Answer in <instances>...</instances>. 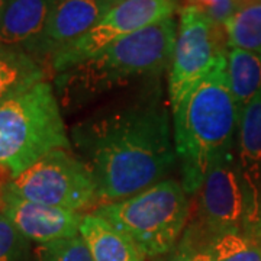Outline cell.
<instances>
[{
    "label": "cell",
    "mask_w": 261,
    "mask_h": 261,
    "mask_svg": "<svg viewBox=\"0 0 261 261\" xmlns=\"http://www.w3.org/2000/svg\"><path fill=\"white\" fill-rule=\"evenodd\" d=\"M70 140L93 173L100 205L166 180L178 163L159 82L89 115L73 126Z\"/></svg>",
    "instance_id": "1"
},
{
    "label": "cell",
    "mask_w": 261,
    "mask_h": 261,
    "mask_svg": "<svg viewBox=\"0 0 261 261\" xmlns=\"http://www.w3.org/2000/svg\"><path fill=\"white\" fill-rule=\"evenodd\" d=\"M240 116L225 57L173 111L180 181L189 196L200 189L215 164L235 149Z\"/></svg>",
    "instance_id": "2"
},
{
    "label": "cell",
    "mask_w": 261,
    "mask_h": 261,
    "mask_svg": "<svg viewBox=\"0 0 261 261\" xmlns=\"http://www.w3.org/2000/svg\"><path fill=\"white\" fill-rule=\"evenodd\" d=\"M176 37V18L163 19L57 74V86L65 97L83 102L132 82H160L170 70Z\"/></svg>",
    "instance_id": "3"
},
{
    "label": "cell",
    "mask_w": 261,
    "mask_h": 261,
    "mask_svg": "<svg viewBox=\"0 0 261 261\" xmlns=\"http://www.w3.org/2000/svg\"><path fill=\"white\" fill-rule=\"evenodd\" d=\"M58 148L73 144L48 80L0 103V171L9 180Z\"/></svg>",
    "instance_id": "4"
},
{
    "label": "cell",
    "mask_w": 261,
    "mask_h": 261,
    "mask_svg": "<svg viewBox=\"0 0 261 261\" xmlns=\"http://www.w3.org/2000/svg\"><path fill=\"white\" fill-rule=\"evenodd\" d=\"M190 199L180 180L166 178L137 195L102 203L93 214L129 237L147 258L167 255L186 231Z\"/></svg>",
    "instance_id": "5"
},
{
    "label": "cell",
    "mask_w": 261,
    "mask_h": 261,
    "mask_svg": "<svg viewBox=\"0 0 261 261\" xmlns=\"http://www.w3.org/2000/svg\"><path fill=\"white\" fill-rule=\"evenodd\" d=\"M6 187L23 199L77 214H89L100 205L97 185L89 166L74 149L48 152L10 178Z\"/></svg>",
    "instance_id": "6"
},
{
    "label": "cell",
    "mask_w": 261,
    "mask_h": 261,
    "mask_svg": "<svg viewBox=\"0 0 261 261\" xmlns=\"http://www.w3.org/2000/svg\"><path fill=\"white\" fill-rule=\"evenodd\" d=\"M225 29L192 5L178 10L177 37L167 73L171 112L228 54Z\"/></svg>",
    "instance_id": "7"
},
{
    "label": "cell",
    "mask_w": 261,
    "mask_h": 261,
    "mask_svg": "<svg viewBox=\"0 0 261 261\" xmlns=\"http://www.w3.org/2000/svg\"><path fill=\"white\" fill-rule=\"evenodd\" d=\"M190 202L187 226L207 244L247 229L248 206L235 149L215 164Z\"/></svg>",
    "instance_id": "8"
},
{
    "label": "cell",
    "mask_w": 261,
    "mask_h": 261,
    "mask_svg": "<svg viewBox=\"0 0 261 261\" xmlns=\"http://www.w3.org/2000/svg\"><path fill=\"white\" fill-rule=\"evenodd\" d=\"M180 8V0H116L86 35L51 57L47 67L56 74L64 73L100 54L122 38L174 16Z\"/></svg>",
    "instance_id": "9"
},
{
    "label": "cell",
    "mask_w": 261,
    "mask_h": 261,
    "mask_svg": "<svg viewBox=\"0 0 261 261\" xmlns=\"http://www.w3.org/2000/svg\"><path fill=\"white\" fill-rule=\"evenodd\" d=\"M0 212L28 241L39 245L80 235V225L84 216V214L23 199L9 190L6 185L0 195Z\"/></svg>",
    "instance_id": "10"
},
{
    "label": "cell",
    "mask_w": 261,
    "mask_h": 261,
    "mask_svg": "<svg viewBox=\"0 0 261 261\" xmlns=\"http://www.w3.org/2000/svg\"><path fill=\"white\" fill-rule=\"evenodd\" d=\"M115 3L116 0H54L35 58L47 67L51 57L86 35Z\"/></svg>",
    "instance_id": "11"
},
{
    "label": "cell",
    "mask_w": 261,
    "mask_h": 261,
    "mask_svg": "<svg viewBox=\"0 0 261 261\" xmlns=\"http://www.w3.org/2000/svg\"><path fill=\"white\" fill-rule=\"evenodd\" d=\"M235 152L247 196V229L261 232V93L241 112Z\"/></svg>",
    "instance_id": "12"
},
{
    "label": "cell",
    "mask_w": 261,
    "mask_h": 261,
    "mask_svg": "<svg viewBox=\"0 0 261 261\" xmlns=\"http://www.w3.org/2000/svg\"><path fill=\"white\" fill-rule=\"evenodd\" d=\"M53 5L54 0H6L0 13V45L35 58Z\"/></svg>",
    "instance_id": "13"
},
{
    "label": "cell",
    "mask_w": 261,
    "mask_h": 261,
    "mask_svg": "<svg viewBox=\"0 0 261 261\" xmlns=\"http://www.w3.org/2000/svg\"><path fill=\"white\" fill-rule=\"evenodd\" d=\"M80 237L93 261H145L135 243L99 215L84 214Z\"/></svg>",
    "instance_id": "14"
},
{
    "label": "cell",
    "mask_w": 261,
    "mask_h": 261,
    "mask_svg": "<svg viewBox=\"0 0 261 261\" xmlns=\"http://www.w3.org/2000/svg\"><path fill=\"white\" fill-rule=\"evenodd\" d=\"M47 80V67L23 51L0 45V103Z\"/></svg>",
    "instance_id": "15"
},
{
    "label": "cell",
    "mask_w": 261,
    "mask_h": 261,
    "mask_svg": "<svg viewBox=\"0 0 261 261\" xmlns=\"http://www.w3.org/2000/svg\"><path fill=\"white\" fill-rule=\"evenodd\" d=\"M228 83L240 112L261 93V54L229 48L226 56Z\"/></svg>",
    "instance_id": "16"
},
{
    "label": "cell",
    "mask_w": 261,
    "mask_h": 261,
    "mask_svg": "<svg viewBox=\"0 0 261 261\" xmlns=\"http://www.w3.org/2000/svg\"><path fill=\"white\" fill-rule=\"evenodd\" d=\"M228 48L261 54V0H248L224 25Z\"/></svg>",
    "instance_id": "17"
},
{
    "label": "cell",
    "mask_w": 261,
    "mask_h": 261,
    "mask_svg": "<svg viewBox=\"0 0 261 261\" xmlns=\"http://www.w3.org/2000/svg\"><path fill=\"white\" fill-rule=\"evenodd\" d=\"M207 251L211 261H261V232L225 233L209 244Z\"/></svg>",
    "instance_id": "18"
},
{
    "label": "cell",
    "mask_w": 261,
    "mask_h": 261,
    "mask_svg": "<svg viewBox=\"0 0 261 261\" xmlns=\"http://www.w3.org/2000/svg\"><path fill=\"white\" fill-rule=\"evenodd\" d=\"M37 261H93L82 237L60 240L37 247Z\"/></svg>",
    "instance_id": "19"
},
{
    "label": "cell",
    "mask_w": 261,
    "mask_h": 261,
    "mask_svg": "<svg viewBox=\"0 0 261 261\" xmlns=\"http://www.w3.org/2000/svg\"><path fill=\"white\" fill-rule=\"evenodd\" d=\"M209 244L202 240L197 233L186 226V231L180 238L174 250L167 254V258L164 261H211Z\"/></svg>",
    "instance_id": "20"
},
{
    "label": "cell",
    "mask_w": 261,
    "mask_h": 261,
    "mask_svg": "<svg viewBox=\"0 0 261 261\" xmlns=\"http://www.w3.org/2000/svg\"><path fill=\"white\" fill-rule=\"evenodd\" d=\"M28 240L0 212V261H20Z\"/></svg>",
    "instance_id": "21"
},
{
    "label": "cell",
    "mask_w": 261,
    "mask_h": 261,
    "mask_svg": "<svg viewBox=\"0 0 261 261\" xmlns=\"http://www.w3.org/2000/svg\"><path fill=\"white\" fill-rule=\"evenodd\" d=\"M5 3H6V0H0V13H2V10H3V6H5Z\"/></svg>",
    "instance_id": "22"
}]
</instances>
